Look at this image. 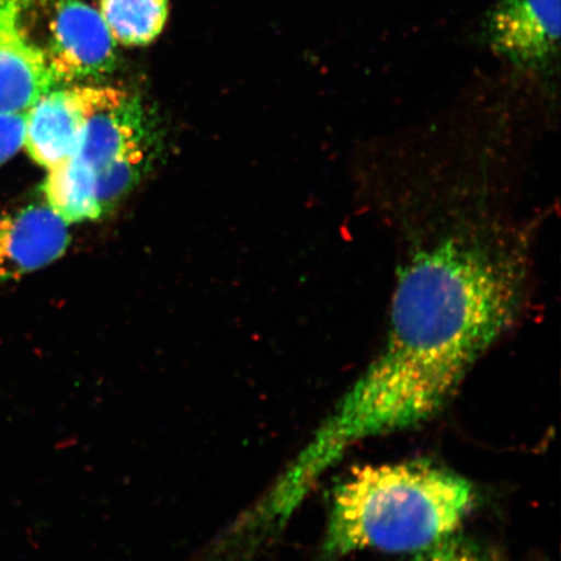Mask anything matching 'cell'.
<instances>
[{
	"mask_svg": "<svg viewBox=\"0 0 561 561\" xmlns=\"http://www.w3.org/2000/svg\"><path fill=\"white\" fill-rule=\"evenodd\" d=\"M520 257L486 237H450L405 265L388 341L360 377L364 394L402 423L445 409L520 306Z\"/></svg>",
	"mask_w": 561,
	"mask_h": 561,
	"instance_id": "obj_1",
	"label": "cell"
},
{
	"mask_svg": "<svg viewBox=\"0 0 561 561\" xmlns=\"http://www.w3.org/2000/svg\"><path fill=\"white\" fill-rule=\"evenodd\" d=\"M474 504L471 482L427 462L355 469L334 490L322 553H417L454 536Z\"/></svg>",
	"mask_w": 561,
	"mask_h": 561,
	"instance_id": "obj_2",
	"label": "cell"
},
{
	"mask_svg": "<svg viewBox=\"0 0 561 561\" xmlns=\"http://www.w3.org/2000/svg\"><path fill=\"white\" fill-rule=\"evenodd\" d=\"M16 2L20 30L58 85L95 79L114 69V38L101 13L80 0Z\"/></svg>",
	"mask_w": 561,
	"mask_h": 561,
	"instance_id": "obj_3",
	"label": "cell"
},
{
	"mask_svg": "<svg viewBox=\"0 0 561 561\" xmlns=\"http://www.w3.org/2000/svg\"><path fill=\"white\" fill-rule=\"evenodd\" d=\"M485 32L491 50L511 65L549 67L559 53L560 0H497Z\"/></svg>",
	"mask_w": 561,
	"mask_h": 561,
	"instance_id": "obj_4",
	"label": "cell"
},
{
	"mask_svg": "<svg viewBox=\"0 0 561 561\" xmlns=\"http://www.w3.org/2000/svg\"><path fill=\"white\" fill-rule=\"evenodd\" d=\"M85 123L75 159L96 172L145 145L144 112L138 98L114 88H82Z\"/></svg>",
	"mask_w": 561,
	"mask_h": 561,
	"instance_id": "obj_5",
	"label": "cell"
},
{
	"mask_svg": "<svg viewBox=\"0 0 561 561\" xmlns=\"http://www.w3.org/2000/svg\"><path fill=\"white\" fill-rule=\"evenodd\" d=\"M68 227L48 205L0 214V284L44 268L65 254Z\"/></svg>",
	"mask_w": 561,
	"mask_h": 561,
	"instance_id": "obj_6",
	"label": "cell"
},
{
	"mask_svg": "<svg viewBox=\"0 0 561 561\" xmlns=\"http://www.w3.org/2000/svg\"><path fill=\"white\" fill-rule=\"evenodd\" d=\"M55 88L50 70L20 30L16 0H0V114H26Z\"/></svg>",
	"mask_w": 561,
	"mask_h": 561,
	"instance_id": "obj_7",
	"label": "cell"
},
{
	"mask_svg": "<svg viewBox=\"0 0 561 561\" xmlns=\"http://www.w3.org/2000/svg\"><path fill=\"white\" fill-rule=\"evenodd\" d=\"M85 115L82 87L55 88L42 95L25 114L24 146L35 163L51 170L73 158Z\"/></svg>",
	"mask_w": 561,
	"mask_h": 561,
	"instance_id": "obj_8",
	"label": "cell"
},
{
	"mask_svg": "<svg viewBox=\"0 0 561 561\" xmlns=\"http://www.w3.org/2000/svg\"><path fill=\"white\" fill-rule=\"evenodd\" d=\"M47 205L68 226L102 216L94 194V172L70 158L48 170L44 186Z\"/></svg>",
	"mask_w": 561,
	"mask_h": 561,
	"instance_id": "obj_9",
	"label": "cell"
},
{
	"mask_svg": "<svg viewBox=\"0 0 561 561\" xmlns=\"http://www.w3.org/2000/svg\"><path fill=\"white\" fill-rule=\"evenodd\" d=\"M101 16L114 41L126 46L150 44L163 31L167 0H102Z\"/></svg>",
	"mask_w": 561,
	"mask_h": 561,
	"instance_id": "obj_10",
	"label": "cell"
},
{
	"mask_svg": "<svg viewBox=\"0 0 561 561\" xmlns=\"http://www.w3.org/2000/svg\"><path fill=\"white\" fill-rule=\"evenodd\" d=\"M146 144L111 161L94 172V194L101 214L114 208L142 178L146 168Z\"/></svg>",
	"mask_w": 561,
	"mask_h": 561,
	"instance_id": "obj_11",
	"label": "cell"
},
{
	"mask_svg": "<svg viewBox=\"0 0 561 561\" xmlns=\"http://www.w3.org/2000/svg\"><path fill=\"white\" fill-rule=\"evenodd\" d=\"M410 561H494L480 546L456 535L424 551L413 553Z\"/></svg>",
	"mask_w": 561,
	"mask_h": 561,
	"instance_id": "obj_12",
	"label": "cell"
},
{
	"mask_svg": "<svg viewBox=\"0 0 561 561\" xmlns=\"http://www.w3.org/2000/svg\"><path fill=\"white\" fill-rule=\"evenodd\" d=\"M25 140V114H0V167L15 157Z\"/></svg>",
	"mask_w": 561,
	"mask_h": 561,
	"instance_id": "obj_13",
	"label": "cell"
}]
</instances>
